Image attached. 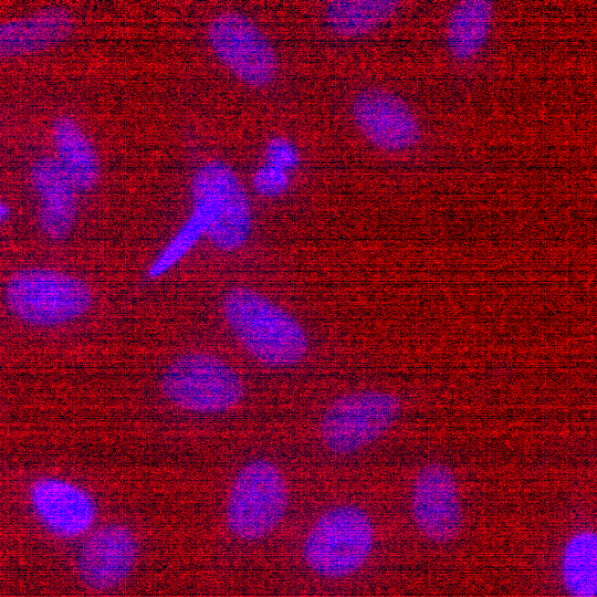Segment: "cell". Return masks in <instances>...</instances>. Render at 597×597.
I'll return each instance as SVG.
<instances>
[{"label":"cell","instance_id":"1","mask_svg":"<svg viewBox=\"0 0 597 597\" xmlns=\"http://www.w3.org/2000/svg\"><path fill=\"white\" fill-rule=\"evenodd\" d=\"M222 310L239 342L260 363L284 367L305 356L308 343L302 326L256 291L232 287L223 298Z\"/></svg>","mask_w":597,"mask_h":597},{"label":"cell","instance_id":"2","mask_svg":"<svg viewBox=\"0 0 597 597\" xmlns=\"http://www.w3.org/2000/svg\"><path fill=\"white\" fill-rule=\"evenodd\" d=\"M8 310L21 322L51 327L90 311L92 287L81 277L50 268H24L12 273L3 290Z\"/></svg>","mask_w":597,"mask_h":597},{"label":"cell","instance_id":"3","mask_svg":"<svg viewBox=\"0 0 597 597\" xmlns=\"http://www.w3.org/2000/svg\"><path fill=\"white\" fill-rule=\"evenodd\" d=\"M375 530L369 515L356 505H339L323 513L307 533L303 554L318 575L338 578L357 569L374 546Z\"/></svg>","mask_w":597,"mask_h":597},{"label":"cell","instance_id":"4","mask_svg":"<svg viewBox=\"0 0 597 597\" xmlns=\"http://www.w3.org/2000/svg\"><path fill=\"white\" fill-rule=\"evenodd\" d=\"M289 500V488L281 470L269 460H253L239 471L231 484L227 525L241 540H261L281 523Z\"/></svg>","mask_w":597,"mask_h":597},{"label":"cell","instance_id":"5","mask_svg":"<svg viewBox=\"0 0 597 597\" xmlns=\"http://www.w3.org/2000/svg\"><path fill=\"white\" fill-rule=\"evenodd\" d=\"M160 390L178 408L198 413L228 411L245 391L231 367L206 353H188L171 362L161 375Z\"/></svg>","mask_w":597,"mask_h":597},{"label":"cell","instance_id":"6","mask_svg":"<svg viewBox=\"0 0 597 597\" xmlns=\"http://www.w3.org/2000/svg\"><path fill=\"white\" fill-rule=\"evenodd\" d=\"M400 411L401 401L391 392H347L325 410L320 425L322 441L333 453L350 454L387 432Z\"/></svg>","mask_w":597,"mask_h":597},{"label":"cell","instance_id":"7","mask_svg":"<svg viewBox=\"0 0 597 597\" xmlns=\"http://www.w3.org/2000/svg\"><path fill=\"white\" fill-rule=\"evenodd\" d=\"M193 206L209 211L205 229L210 242L222 251L239 249L247 241L252 218L247 191L234 171L223 161L201 166L191 181Z\"/></svg>","mask_w":597,"mask_h":597},{"label":"cell","instance_id":"8","mask_svg":"<svg viewBox=\"0 0 597 597\" xmlns=\"http://www.w3.org/2000/svg\"><path fill=\"white\" fill-rule=\"evenodd\" d=\"M208 39L214 53L245 84L262 87L277 71L273 46L261 29L242 13L228 11L209 24Z\"/></svg>","mask_w":597,"mask_h":597},{"label":"cell","instance_id":"9","mask_svg":"<svg viewBox=\"0 0 597 597\" xmlns=\"http://www.w3.org/2000/svg\"><path fill=\"white\" fill-rule=\"evenodd\" d=\"M139 557L135 532L122 523L105 524L82 544L76 570L85 587L107 591L119 586L134 570Z\"/></svg>","mask_w":597,"mask_h":597},{"label":"cell","instance_id":"10","mask_svg":"<svg viewBox=\"0 0 597 597\" xmlns=\"http://www.w3.org/2000/svg\"><path fill=\"white\" fill-rule=\"evenodd\" d=\"M411 510L418 530L429 541L447 544L459 535L463 515L455 475L449 465L431 462L419 471Z\"/></svg>","mask_w":597,"mask_h":597},{"label":"cell","instance_id":"11","mask_svg":"<svg viewBox=\"0 0 597 597\" xmlns=\"http://www.w3.org/2000/svg\"><path fill=\"white\" fill-rule=\"evenodd\" d=\"M352 113L363 135L383 150L410 148L421 137L419 122L409 105L383 87L363 90L353 102Z\"/></svg>","mask_w":597,"mask_h":597},{"label":"cell","instance_id":"12","mask_svg":"<svg viewBox=\"0 0 597 597\" xmlns=\"http://www.w3.org/2000/svg\"><path fill=\"white\" fill-rule=\"evenodd\" d=\"M29 501L41 525L60 538L84 534L97 515L93 496L82 486L60 478L42 476L33 481Z\"/></svg>","mask_w":597,"mask_h":597},{"label":"cell","instance_id":"13","mask_svg":"<svg viewBox=\"0 0 597 597\" xmlns=\"http://www.w3.org/2000/svg\"><path fill=\"white\" fill-rule=\"evenodd\" d=\"M32 184L40 196L38 220L43 233L55 241L71 233L77 217V189L53 158L38 159L31 169Z\"/></svg>","mask_w":597,"mask_h":597},{"label":"cell","instance_id":"14","mask_svg":"<svg viewBox=\"0 0 597 597\" xmlns=\"http://www.w3.org/2000/svg\"><path fill=\"white\" fill-rule=\"evenodd\" d=\"M74 19L59 6L42 8L31 15L0 22V60L42 52L72 33Z\"/></svg>","mask_w":597,"mask_h":597},{"label":"cell","instance_id":"15","mask_svg":"<svg viewBox=\"0 0 597 597\" xmlns=\"http://www.w3.org/2000/svg\"><path fill=\"white\" fill-rule=\"evenodd\" d=\"M57 161L77 190L90 191L100 180L101 167L96 149L77 123L57 116L52 125Z\"/></svg>","mask_w":597,"mask_h":597},{"label":"cell","instance_id":"16","mask_svg":"<svg viewBox=\"0 0 597 597\" xmlns=\"http://www.w3.org/2000/svg\"><path fill=\"white\" fill-rule=\"evenodd\" d=\"M493 2L461 0L453 7L447 28L449 51L457 60H468L484 45L491 29Z\"/></svg>","mask_w":597,"mask_h":597},{"label":"cell","instance_id":"17","mask_svg":"<svg viewBox=\"0 0 597 597\" xmlns=\"http://www.w3.org/2000/svg\"><path fill=\"white\" fill-rule=\"evenodd\" d=\"M399 7L397 0H332L326 6L325 19L336 34L354 38L385 23Z\"/></svg>","mask_w":597,"mask_h":597},{"label":"cell","instance_id":"18","mask_svg":"<svg viewBox=\"0 0 597 597\" xmlns=\"http://www.w3.org/2000/svg\"><path fill=\"white\" fill-rule=\"evenodd\" d=\"M562 576L572 597L597 595V535L580 532L568 541L563 553Z\"/></svg>","mask_w":597,"mask_h":597},{"label":"cell","instance_id":"19","mask_svg":"<svg viewBox=\"0 0 597 597\" xmlns=\"http://www.w3.org/2000/svg\"><path fill=\"white\" fill-rule=\"evenodd\" d=\"M208 222L207 208L202 205L195 206L189 220L148 269V276L157 277L177 263L205 232Z\"/></svg>","mask_w":597,"mask_h":597},{"label":"cell","instance_id":"20","mask_svg":"<svg viewBox=\"0 0 597 597\" xmlns=\"http://www.w3.org/2000/svg\"><path fill=\"white\" fill-rule=\"evenodd\" d=\"M269 166L284 170L294 168L300 163V153L295 145L285 137H273L265 147Z\"/></svg>","mask_w":597,"mask_h":597},{"label":"cell","instance_id":"21","mask_svg":"<svg viewBox=\"0 0 597 597\" xmlns=\"http://www.w3.org/2000/svg\"><path fill=\"white\" fill-rule=\"evenodd\" d=\"M253 187L264 197H276L289 188V178L284 170L266 165L254 174Z\"/></svg>","mask_w":597,"mask_h":597},{"label":"cell","instance_id":"22","mask_svg":"<svg viewBox=\"0 0 597 597\" xmlns=\"http://www.w3.org/2000/svg\"><path fill=\"white\" fill-rule=\"evenodd\" d=\"M10 213L8 206L0 201V222H3Z\"/></svg>","mask_w":597,"mask_h":597}]
</instances>
